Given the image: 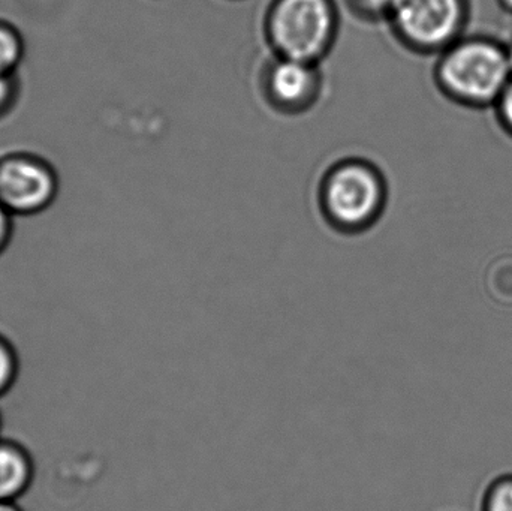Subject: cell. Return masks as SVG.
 Returning a JSON list of instances; mask_svg holds the SVG:
<instances>
[{
	"label": "cell",
	"instance_id": "8fae6325",
	"mask_svg": "<svg viewBox=\"0 0 512 511\" xmlns=\"http://www.w3.org/2000/svg\"><path fill=\"white\" fill-rule=\"evenodd\" d=\"M483 511H512V474L496 477L484 494Z\"/></svg>",
	"mask_w": 512,
	"mask_h": 511
},
{
	"label": "cell",
	"instance_id": "6da1fadb",
	"mask_svg": "<svg viewBox=\"0 0 512 511\" xmlns=\"http://www.w3.org/2000/svg\"><path fill=\"white\" fill-rule=\"evenodd\" d=\"M507 42L466 33L435 57L433 83L447 101L468 110H492L511 80Z\"/></svg>",
	"mask_w": 512,
	"mask_h": 511
},
{
	"label": "cell",
	"instance_id": "5bb4252c",
	"mask_svg": "<svg viewBox=\"0 0 512 511\" xmlns=\"http://www.w3.org/2000/svg\"><path fill=\"white\" fill-rule=\"evenodd\" d=\"M14 234V216L0 206V255L8 249Z\"/></svg>",
	"mask_w": 512,
	"mask_h": 511
},
{
	"label": "cell",
	"instance_id": "ba28073f",
	"mask_svg": "<svg viewBox=\"0 0 512 511\" xmlns=\"http://www.w3.org/2000/svg\"><path fill=\"white\" fill-rule=\"evenodd\" d=\"M26 54V44L17 26L0 18V74L17 75Z\"/></svg>",
	"mask_w": 512,
	"mask_h": 511
},
{
	"label": "cell",
	"instance_id": "277c9868",
	"mask_svg": "<svg viewBox=\"0 0 512 511\" xmlns=\"http://www.w3.org/2000/svg\"><path fill=\"white\" fill-rule=\"evenodd\" d=\"M472 0H394L387 23L409 53L438 56L468 33Z\"/></svg>",
	"mask_w": 512,
	"mask_h": 511
},
{
	"label": "cell",
	"instance_id": "ac0fdd59",
	"mask_svg": "<svg viewBox=\"0 0 512 511\" xmlns=\"http://www.w3.org/2000/svg\"><path fill=\"white\" fill-rule=\"evenodd\" d=\"M0 438H2V416H0Z\"/></svg>",
	"mask_w": 512,
	"mask_h": 511
},
{
	"label": "cell",
	"instance_id": "7c38bea8",
	"mask_svg": "<svg viewBox=\"0 0 512 511\" xmlns=\"http://www.w3.org/2000/svg\"><path fill=\"white\" fill-rule=\"evenodd\" d=\"M499 129L512 140V77L492 107Z\"/></svg>",
	"mask_w": 512,
	"mask_h": 511
},
{
	"label": "cell",
	"instance_id": "3957f363",
	"mask_svg": "<svg viewBox=\"0 0 512 511\" xmlns=\"http://www.w3.org/2000/svg\"><path fill=\"white\" fill-rule=\"evenodd\" d=\"M339 30L336 0H271L262 18L273 56L319 65L336 45Z\"/></svg>",
	"mask_w": 512,
	"mask_h": 511
},
{
	"label": "cell",
	"instance_id": "4fadbf2b",
	"mask_svg": "<svg viewBox=\"0 0 512 511\" xmlns=\"http://www.w3.org/2000/svg\"><path fill=\"white\" fill-rule=\"evenodd\" d=\"M17 75L0 74V119L9 114V111L15 107L18 99Z\"/></svg>",
	"mask_w": 512,
	"mask_h": 511
},
{
	"label": "cell",
	"instance_id": "e0dca14e",
	"mask_svg": "<svg viewBox=\"0 0 512 511\" xmlns=\"http://www.w3.org/2000/svg\"><path fill=\"white\" fill-rule=\"evenodd\" d=\"M505 42H507L508 60H510V66H511V71H512V38L510 39V41H505Z\"/></svg>",
	"mask_w": 512,
	"mask_h": 511
},
{
	"label": "cell",
	"instance_id": "52a82bcc",
	"mask_svg": "<svg viewBox=\"0 0 512 511\" xmlns=\"http://www.w3.org/2000/svg\"><path fill=\"white\" fill-rule=\"evenodd\" d=\"M35 462L23 444L0 438V503L18 501L32 486Z\"/></svg>",
	"mask_w": 512,
	"mask_h": 511
},
{
	"label": "cell",
	"instance_id": "2e32d148",
	"mask_svg": "<svg viewBox=\"0 0 512 511\" xmlns=\"http://www.w3.org/2000/svg\"><path fill=\"white\" fill-rule=\"evenodd\" d=\"M499 8L505 12V14L510 15L512 17V0H496Z\"/></svg>",
	"mask_w": 512,
	"mask_h": 511
},
{
	"label": "cell",
	"instance_id": "9c48e42d",
	"mask_svg": "<svg viewBox=\"0 0 512 511\" xmlns=\"http://www.w3.org/2000/svg\"><path fill=\"white\" fill-rule=\"evenodd\" d=\"M20 374L17 348L6 336L0 335V398L11 392Z\"/></svg>",
	"mask_w": 512,
	"mask_h": 511
},
{
	"label": "cell",
	"instance_id": "7a4b0ae2",
	"mask_svg": "<svg viewBox=\"0 0 512 511\" xmlns=\"http://www.w3.org/2000/svg\"><path fill=\"white\" fill-rule=\"evenodd\" d=\"M387 177L375 162L361 156L337 159L322 173L316 206L322 221L342 236L372 230L388 206Z\"/></svg>",
	"mask_w": 512,
	"mask_h": 511
},
{
	"label": "cell",
	"instance_id": "9a60e30c",
	"mask_svg": "<svg viewBox=\"0 0 512 511\" xmlns=\"http://www.w3.org/2000/svg\"><path fill=\"white\" fill-rule=\"evenodd\" d=\"M0 511H24L18 506V501H2Z\"/></svg>",
	"mask_w": 512,
	"mask_h": 511
},
{
	"label": "cell",
	"instance_id": "8992f818",
	"mask_svg": "<svg viewBox=\"0 0 512 511\" xmlns=\"http://www.w3.org/2000/svg\"><path fill=\"white\" fill-rule=\"evenodd\" d=\"M258 86L271 110L283 116H300L318 104L324 75L319 63L271 54L259 72Z\"/></svg>",
	"mask_w": 512,
	"mask_h": 511
},
{
	"label": "cell",
	"instance_id": "5b68a950",
	"mask_svg": "<svg viewBox=\"0 0 512 511\" xmlns=\"http://www.w3.org/2000/svg\"><path fill=\"white\" fill-rule=\"evenodd\" d=\"M60 180L51 162L27 150L0 155V206L12 216H35L53 206Z\"/></svg>",
	"mask_w": 512,
	"mask_h": 511
},
{
	"label": "cell",
	"instance_id": "30bf717a",
	"mask_svg": "<svg viewBox=\"0 0 512 511\" xmlns=\"http://www.w3.org/2000/svg\"><path fill=\"white\" fill-rule=\"evenodd\" d=\"M394 0H343L348 11L364 23H385Z\"/></svg>",
	"mask_w": 512,
	"mask_h": 511
}]
</instances>
